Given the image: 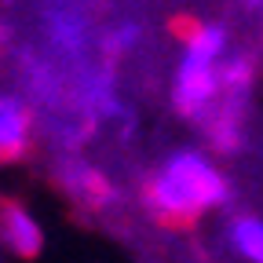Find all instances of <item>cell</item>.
Instances as JSON below:
<instances>
[{"mask_svg": "<svg viewBox=\"0 0 263 263\" xmlns=\"http://www.w3.org/2000/svg\"><path fill=\"white\" fill-rule=\"evenodd\" d=\"M176 37L183 41V62H179V77H176V110L186 121H205L212 106L219 103L223 91V70H219V55H223V29L209 26L201 18H176L172 22Z\"/></svg>", "mask_w": 263, "mask_h": 263, "instance_id": "obj_2", "label": "cell"}, {"mask_svg": "<svg viewBox=\"0 0 263 263\" xmlns=\"http://www.w3.org/2000/svg\"><path fill=\"white\" fill-rule=\"evenodd\" d=\"M33 143V114L22 99L0 95V161L26 157Z\"/></svg>", "mask_w": 263, "mask_h": 263, "instance_id": "obj_5", "label": "cell"}, {"mask_svg": "<svg viewBox=\"0 0 263 263\" xmlns=\"http://www.w3.org/2000/svg\"><path fill=\"white\" fill-rule=\"evenodd\" d=\"M230 241L245 259H259L263 263V219L256 216H238L230 223Z\"/></svg>", "mask_w": 263, "mask_h": 263, "instance_id": "obj_6", "label": "cell"}, {"mask_svg": "<svg viewBox=\"0 0 263 263\" xmlns=\"http://www.w3.org/2000/svg\"><path fill=\"white\" fill-rule=\"evenodd\" d=\"M55 183H59L62 194L70 197L77 209H84V212H106V209H114V201H117L114 183L99 172V168H91L88 161H77V157H66L59 168H55Z\"/></svg>", "mask_w": 263, "mask_h": 263, "instance_id": "obj_3", "label": "cell"}, {"mask_svg": "<svg viewBox=\"0 0 263 263\" xmlns=\"http://www.w3.org/2000/svg\"><path fill=\"white\" fill-rule=\"evenodd\" d=\"M245 4H249L252 11H263V0H245Z\"/></svg>", "mask_w": 263, "mask_h": 263, "instance_id": "obj_7", "label": "cell"}, {"mask_svg": "<svg viewBox=\"0 0 263 263\" xmlns=\"http://www.w3.org/2000/svg\"><path fill=\"white\" fill-rule=\"evenodd\" d=\"M0 241L22 259L37 256L41 245H44V234H41L37 219H33L15 197H0Z\"/></svg>", "mask_w": 263, "mask_h": 263, "instance_id": "obj_4", "label": "cell"}, {"mask_svg": "<svg viewBox=\"0 0 263 263\" xmlns=\"http://www.w3.org/2000/svg\"><path fill=\"white\" fill-rule=\"evenodd\" d=\"M0 48H4V26H0Z\"/></svg>", "mask_w": 263, "mask_h": 263, "instance_id": "obj_8", "label": "cell"}, {"mask_svg": "<svg viewBox=\"0 0 263 263\" xmlns=\"http://www.w3.org/2000/svg\"><path fill=\"white\" fill-rule=\"evenodd\" d=\"M227 179L201 154H172L143 183V205L164 230H190L205 212L227 201Z\"/></svg>", "mask_w": 263, "mask_h": 263, "instance_id": "obj_1", "label": "cell"}]
</instances>
